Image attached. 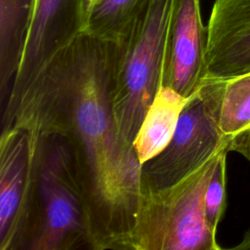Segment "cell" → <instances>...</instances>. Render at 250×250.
Masks as SVG:
<instances>
[{
    "label": "cell",
    "mask_w": 250,
    "mask_h": 250,
    "mask_svg": "<svg viewBox=\"0 0 250 250\" xmlns=\"http://www.w3.org/2000/svg\"><path fill=\"white\" fill-rule=\"evenodd\" d=\"M219 153L179 183L141 192L123 249H221L216 232L207 223L204 207L206 188Z\"/></svg>",
    "instance_id": "277c9868"
},
{
    "label": "cell",
    "mask_w": 250,
    "mask_h": 250,
    "mask_svg": "<svg viewBox=\"0 0 250 250\" xmlns=\"http://www.w3.org/2000/svg\"><path fill=\"white\" fill-rule=\"evenodd\" d=\"M189 97L163 84L159 87L133 142V148L141 165L167 146Z\"/></svg>",
    "instance_id": "8fae6325"
},
{
    "label": "cell",
    "mask_w": 250,
    "mask_h": 250,
    "mask_svg": "<svg viewBox=\"0 0 250 250\" xmlns=\"http://www.w3.org/2000/svg\"><path fill=\"white\" fill-rule=\"evenodd\" d=\"M36 0H0V90L7 99L30 28Z\"/></svg>",
    "instance_id": "7c38bea8"
},
{
    "label": "cell",
    "mask_w": 250,
    "mask_h": 250,
    "mask_svg": "<svg viewBox=\"0 0 250 250\" xmlns=\"http://www.w3.org/2000/svg\"><path fill=\"white\" fill-rule=\"evenodd\" d=\"M92 0H36L21 59L3 104L2 126L51 59L85 30Z\"/></svg>",
    "instance_id": "8992f818"
},
{
    "label": "cell",
    "mask_w": 250,
    "mask_h": 250,
    "mask_svg": "<svg viewBox=\"0 0 250 250\" xmlns=\"http://www.w3.org/2000/svg\"><path fill=\"white\" fill-rule=\"evenodd\" d=\"M227 150H222L208 183L205 197V217L209 227L217 232V227L224 215L226 208V158Z\"/></svg>",
    "instance_id": "5bb4252c"
},
{
    "label": "cell",
    "mask_w": 250,
    "mask_h": 250,
    "mask_svg": "<svg viewBox=\"0 0 250 250\" xmlns=\"http://www.w3.org/2000/svg\"><path fill=\"white\" fill-rule=\"evenodd\" d=\"M206 43L200 0H173L163 85L189 97L206 76Z\"/></svg>",
    "instance_id": "ba28073f"
},
{
    "label": "cell",
    "mask_w": 250,
    "mask_h": 250,
    "mask_svg": "<svg viewBox=\"0 0 250 250\" xmlns=\"http://www.w3.org/2000/svg\"><path fill=\"white\" fill-rule=\"evenodd\" d=\"M173 0H149L115 42L111 101L122 143L133 142L156 92L163 84Z\"/></svg>",
    "instance_id": "3957f363"
},
{
    "label": "cell",
    "mask_w": 250,
    "mask_h": 250,
    "mask_svg": "<svg viewBox=\"0 0 250 250\" xmlns=\"http://www.w3.org/2000/svg\"><path fill=\"white\" fill-rule=\"evenodd\" d=\"M33 142L21 127L0 138V250H24L30 219Z\"/></svg>",
    "instance_id": "52a82bcc"
},
{
    "label": "cell",
    "mask_w": 250,
    "mask_h": 250,
    "mask_svg": "<svg viewBox=\"0 0 250 250\" xmlns=\"http://www.w3.org/2000/svg\"><path fill=\"white\" fill-rule=\"evenodd\" d=\"M209 79L213 85L217 122L227 150L237 152L250 162V71L229 78Z\"/></svg>",
    "instance_id": "30bf717a"
},
{
    "label": "cell",
    "mask_w": 250,
    "mask_h": 250,
    "mask_svg": "<svg viewBox=\"0 0 250 250\" xmlns=\"http://www.w3.org/2000/svg\"><path fill=\"white\" fill-rule=\"evenodd\" d=\"M206 77L250 71V0H215L207 24Z\"/></svg>",
    "instance_id": "9c48e42d"
},
{
    "label": "cell",
    "mask_w": 250,
    "mask_h": 250,
    "mask_svg": "<svg viewBox=\"0 0 250 250\" xmlns=\"http://www.w3.org/2000/svg\"><path fill=\"white\" fill-rule=\"evenodd\" d=\"M222 150L227 147L217 122L214 91L205 78L190 95L167 146L141 166V192L179 183Z\"/></svg>",
    "instance_id": "5b68a950"
},
{
    "label": "cell",
    "mask_w": 250,
    "mask_h": 250,
    "mask_svg": "<svg viewBox=\"0 0 250 250\" xmlns=\"http://www.w3.org/2000/svg\"><path fill=\"white\" fill-rule=\"evenodd\" d=\"M116 41L86 30L35 77L2 130L58 134L70 144L91 209L97 250L122 249L141 196V163L118 133L111 101Z\"/></svg>",
    "instance_id": "6da1fadb"
},
{
    "label": "cell",
    "mask_w": 250,
    "mask_h": 250,
    "mask_svg": "<svg viewBox=\"0 0 250 250\" xmlns=\"http://www.w3.org/2000/svg\"><path fill=\"white\" fill-rule=\"evenodd\" d=\"M149 0H92L85 30L118 41Z\"/></svg>",
    "instance_id": "4fadbf2b"
},
{
    "label": "cell",
    "mask_w": 250,
    "mask_h": 250,
    "mask_svg": "<svg viewBox=\"0 0 250 250\" xmlns=\"http://www.w3.org/2000/svg\"><path fill=\"white\" fill-rule=\"evenodd\" d=\"M28 133L33 177L24 250H97L92 213L70 144L58 134Z\"/></svg>",
    "instance_id": "7a4b0ae2"
},
{
    "label": "cell",
    "mask_w": 250,
    "mask_h": 250,
    "mask_svg": "<svg viewBox=\"0 0 250 250\" xmlns=\"http://www.w3.org/2000/svg\"><path fill=\"white\" fill-rule=\"evenodd\" d=\"M232 249L236 250H250V230L246 231L242 240L239 244L234 246Z\"/></svg>",
    "instance_id": "9a60e30c"
}]
</instances>
